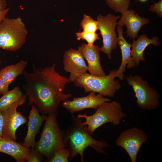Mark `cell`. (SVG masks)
I'll return each mask as SVG.
<instances>
[{"label":"cell","instance_id":"obj_1","mask_svg":"<svg viewBox=\"0 0 162 162\" xmlns=\"http://www.w3.org/2000/svg\"><path fill=\"white\" fill-rule=\"evenodd\" d=\"M56 64L43 68L32 65L31 71L25 70L23 74L26 81L23 86L29 104L34 105L42 114L57 116L62 103L72 96L64 89L70 82L68 78L56 70Z\"/></svg>","mask_w":162,"mask_h":162},{"label":"cell","instance_id":"obj_2","mask_svg":"<svg viewBox=\"0 0 162 162\" xmlns=\"http://www.w3.org/2000/svg\"><path fill=\"white\" fill-rule=\"evenodd\" d=\"M71 114V122L66 129L63 130L66 147L69 152L68 159L72 160L78 154L81 161H84V153L86 148L90 147L98 153L107 155L104 149L110 146L103 140L98 141L92 136L87 126L82 124V118Z\"/></svg>","mask_w":162,"mask_h":162},{"label":"cell","instance_id":"obj_3","mask_svg":"<svg viewBox=\"0 0 162 162\" xmlns=\"http://www.w3.org/2000/svg\"><path fill=\"white\" fill-rule=\"evenodd\" d=\"M54 115H49L45 120L40 138L34 148L47 160L57 151L66 147L63 130L60 129Z\"/></svg>","mask_w":162,"mask_h":162},{"label":"cell","instance_id":"obj_4","mask_svg":"<svg viewBox=\"0 0 162 162\" xmlns=\"http://www.w3.org/2000/svg\"><path fill=\"white\" fill-rule=\"evenodd\" d=\"M109 102H106L99 106L93 115L79 114L77 116V118H85V121L82 123L87 126L92 134L97 128L107 123L111 122L115 126L117 125L126 116L120 103L115 100Z\"/></svg>","mask_w":162,"mask_h":162},{"label":"cell","instance_id":"obj_5","mask_svg":"<svg viewBox=\"0 0 162 162\" xmlns=\"http://www.w3.org/2000/svg\"><path fill=\"white\" fill-rule=\"evenodd\" d=\"M117 70H112L108 75L102 76H94L86 72L76 78L73 82L75 86L83 88L85 93L93 92L104 96L114 98L116 91L121 88L118 80H114Z\"/></svg>","mask_w":162,"mask_h":162},{"label":"cell","instance_id":"obj_6","mask_svg":"<svg viewBox=\"0 0 162 162\" xmlns=\"http://www.w3.org/2000/svg\"><path fill=\"white\" fill-rule=\"evenodd\" d=\"M27 34L21 17H6L0 25V48L16 51L25 44Z\"/></svg>","mask_w":162,"mask_h":162},{"label":"cell","instance_id":"obj_7","mask_svg":"<svg viewBox=\"0 0 162 162\" xmlns=\"http://www.w3.org/2000/svg\"><path fill=\"white\" fill-rule=\"evenodd\" d=\"M125 79L135 93L138 107L144 110H151L159 106L160 95L155 88L149 85L146 80H143L138 75H130Z\"/></svg>","mask_w":162,"mask_h":162},{"label":"cell","instance_id":"obj_8","mask_svg":"<svg viewBox=\"0 0 162 162\" xmlns=\"http://www.w3.org/2000/svg\"><path fill=\"white\" fill-rule=\"evenodd\" d=\"M120 17L111 14L105 16L99 14L97 16L98 29L103 38V45L100 48V51L106 54L109 59H112L111 51L117 45V35L115 29L117 25V20Z\"/></svg>","mask_w":162,"mask_h":162},{"label":"cell","instance_id":"obj_9","mask_svg":"<svg viewBox=\"0 0 162 162\" xmlns=\"http://www.w3.org/2000/svg\"><path fill=\"white\" fill-rule=\"evenodd\" d=\"M148 138L143 130L134 127L120 133L115 143L126 152L132 162H136L140 148L147 141Z\"/></svg>","mask_w":162,"mask_h":162},{"label":"cell","instance_id":"obj_10","mask_svg":"<svg viewBox=\"0 0 162 162\" xmlns=\"http://www.w3.org/2000/svg\"><path fill=\"white\" fill-rule=\"evenodd\" d=\"M27 97L26 94L23 95L20 100L2 112L4 120L3 137L16 141V130L21 125L28 122L26 117L16 110L18 106L25 103Z\"/></svg>","mask_w":162,"mask_h":162},{"label":"cell","instance_id":"obj_11","mask_svg":"<svg viewBox=\"0 0 162 162\" xmlns=\"http://www.w3.org/2000/svg\"><path fill=\"white\" fill-rule=\"evenodd\" d=\"M110 99L104 97L102 94L90 92L86 96L74 98L72 100H68L62 103V106L71 114L87 108H93L96 110L99 106Z\"/></svg>","mask_w":162,"mask_h":162},{"label":"cell","instance_id":"obj_12","mask_svg":"<svg viewBox=\"0 0 162 162\" xmlns=\"http://www.w3.org/2000/svg\"><path fill=\"white\" fill-rule=\"evenodd\" d=\"M63 68L65 71L69 72V79L74 82L75 79L86 73L87 65L80 52L77 50L71 48L65 51L63 57Z\"/></svg>","mask_w":162,"mask_h":162},{"label":"cell","instance_id":"obj_13","mask_svg":"<svg viewBox=\"0 0 162 162\" xmlns=\"http://www.w3.org/2000/svg\"><path fill=\"white\" fill-rule=\"evenodd\" d=\"M100 47L98 45L90 46L82 44L77 48L82 56L86 60L87 70L90 74L97 76L106 75L100 64Z\"/></svg>","mask_w":162,"mask_h":162},{"label":"cell","instance_id":"obj_14","mask_svg":"<svg viewBox=\"0 0 162 162\" xmlns=\"http://www.w3.org/2000/svg\"><path fill=\"white\" fill-rule=\"evenodd\" d=\"M28 121V131L22 145L27 148H34L37 142L35 141L36 135L40 132L43 123L46 120L47 116L44 114L40 115L36 106L32 105Z\"/></svg>","mask_w":162,"mask_h":162},{"label":"cell","instance_id":"obj_15","mask_svg":"<svg viewBox=\"0 0 162 162\" xmlns=\"http://www.w3.org/2000/svg\"><path fill=\"white\" fill-rule=\"evenodd\" d=\"M136 13V12L132 9L126 10L122 13L120 20L117 22L118 26H126L127 37L133 39L138 38V33L142 27L149 22L148 18L141 17Z\"/></svg>","mask_w":162,"mask_h":162},{"label":"cell","instance_id":"obj_16","mask_svg":"<svg viewBox=\"0 0 162 162\" xmlns=\"http://www.w3.org/2000/svg\"><path fill=\"white\" fill-rule=\"evenodd\" d=\"M118 34L117 45L120 48L122 53V60L121 64L115 74V77L118 78L120 80L124 79L125 76L123 73L125 71V67L130 69L134 67L136 64L131 55L130 47L131 45L128 43L124 38L123 35V30L122 26H117Z\"/></svg>","mask_w":162,"mask_h":162},{"label":"cell","instance_id":"obj_17","mask_svg":"<svg viewBox=\"0 0 162 162\" xmlns=\"http://www.w3.org/2000/svg\"><path fill=\"white\" fill-rule=\"evenodd\" d=\"M31 149L9 138L0 137V152L12 157L17 162L27 161Z\"/></svg>","mask_w":162,"mask_h":162},{"label":"cell","instance_id":"obj_18","mask_svg":"<svg viewBox=\"0 0 162 162\" xmlns=\"http://www.w3.org/2000/svg\"><path fill=\"white\" fill-rule=\"evenodd\" d=\"M159 38L155 36L152 39H149L146 34L140 35L136 40L133 39L131 50V55L136 65L140 64V61H144L145 58L143 55V52L146 48L150 44H152L157 46L161 44L159 42Z\"/></svg>","mask_w":162,"mask_h":162},{"label":"cell","instance_id":"obj_19","mask_svg":"<svg viewBox=\"0 0 162 162\" xmlns=\"http://www.w3.org/2000/svg\"><path fill=\"white\" fill-rule=\"evenodd\" d=\"M27 65V62L22 60L16 64L6 66L0 70V76L10 85L18 76L23 74Z\"/></svg>","mask_w":162,"mask_h":162},{"label":"cell","instance_id":"obj_20","mask_svg":"<svg viewBox=\"0 0 162 162\" xmlns=\"http://www.w3.org/2000/svg\"><path fill=\"white\" fill-rule=\"evenodd\" d=\"M23 95L20 87L18 86L5 92L0 98V111L7 109L20 100Z\"/></svg>","mask_w":162,"mask_h":162},{"label":"cell","instance_id":"obj_21","mask_svg":"<svg viewBox=\"0 0 162 162\" xmlns=\"http://www.w3.org/2000/svg\"><path fill=\"white\" fill-rule=\"evenodd\" d=\"M80 26L83 31L90 32L95 33L98 29V22L93 19L90 16L84 14Z\"/></svg>","mask_w":162,"mask_h":162},{"label":"cell","instance_id":"obj_22","mask_svg":"<svg viewBox=\"0 0 162 162\" xmlns=\"http://www.w3.org/2000/svg\"><path fill=\"white\" fill-rule=\"evenodd\" d=\"M107 5L115 11L121 13L128 10L130 0H105Z\"/></svg>","mask_w":162,"mask_h":162},{"label":"cell","instance_id":"obj_23","mask_svg":"<svg viewBox=\"0 0 162 162\" xmlns=\"http://www.w3.org/2000/svg\"><path fill=\"white\" fill-rule=\"evenodd\" d=\"M77 40H79L81 39L86 40L88 44L90 46L94 45V42L99 38L98 34L96 32H87L84 31L75 32Z\"/></svg>","mask_w":162,"mask_h":162},{"label":"cell","instance_id":"obj_24","mask_svg":"<svg viewBox=\"0 0 162 162\" xmlns=\"http://www.w3.org/2000/svg\"><path fill=\"white\" fill-rule=\"evenodd\" d=\"M69 156L68 150L64 148L56 152L53 156L50 159L47 160L49 162H68Z\"/></svg>","mask_w":162,"mask_h":162},{"label":"cell","instance_id":"obj_25","mask_svg":"<svg viewBox=\"0 0 162 162\" xmlns=\"http://www.w3.org/2000/svg\"><path fill=\"white\" fill-rule=\"evenodd\" d=\"M27 159L28 162H41L44 160L43 156L34 148H31Z\"/></svg>","mask_w":162,"mask_h":162},{"label":"cell","instance_id":"obj_26","mask_svg":"<svg viewBox=\"0 0 162 162\" xmlns=\"http://www.w3.org/2000/svg\"><path fill=\"white\" fill-rule=\"evenodd\" d=\"M149 10L156 13L158 17H162V0H160L153 4H151Z\"/></svg>","mask_w":162,"mask_h":162},{"label":"cell","instance_id":"obj_27","mask_svg":"<svg viewBox=\"0 0 162 162\" xmlns=\"http://www.w3.org/2000/svg\"><path fill=\"white\" fill-rule=\"evenodd\" d=\"M9 85L0 76V96L2 95L8 91Z\"/></svg>","mask_w":162,"mask_h":162},{"label":"cell","instance_id":"obj_28","mask_svg":"<svg viewBox=\"0 0 162 162\" xmlns=\"http://www.w3.org/2000/svg\"><path fill=\"white\" fill-rule=\"evenodd\" d=\"M10 8H7L4 10H0V25L3 20L6 18Z\"/></svg>","mask_w":162,"mask_h":162},{"label":"cell","instance_id":"obj_29","mask_svg":"<svg viewBox=\"0 0 162 162\" xmlns=\"http://www.w3.org/2000/svg\"><path fill=\"white\" fill-rule=\"evenodd\" d=\"M4 126V120L2 112L0 111V137H3L2 131Z\"/></svg>","mask_w":162,"mask_h":162},{"label":"cell","instance_id":"obj_30","mask_svg":"<svg viewBox=\"0 0 162 162\" xmlns=\"http://www.w3.org/2000/svg\"><path fill=\"white\" fill-rule=\"evenodd\" d=\"M7 6L6 0H0V10L5 9Z\"/></svg>","mask_w":162,"mask_h":162},{"label":"cell","instance_id":"obj_31","mask_svg":"<svg viewBox=\"0 0 162 162\" xmlns=\"http://www.w3.org/2000/svg\"><path fill=\"white\" fill-rule=\"evenodd\" d=\"M138 0L141 2H144L148 0Z\"/></svg>","mask_w":162,"mask_h":162},{"label":"cell","instance_id":"obj_32","mask_svg":"<svg viewBox=\"0 0 162 162\" xmlns=\"http://www.w3.org/2000/svg\"><path fill=\"white\" fill-rule=\"evenodd\" d=\"M1 61L0 60V64H1Z\"/></svg>","mask_w":162,"mask_h":162}]
</instances>
